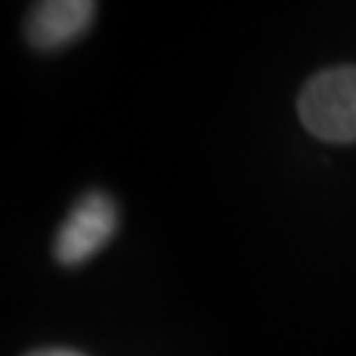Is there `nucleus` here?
Here are the masks:
<instances>
[{"mask_svg": "<svg viewBox=\"0 0 356 356\" xmlns=\"http://www.w3.org/2000/svg\"><path fill=\"white\" fill-rule=\"evenodd\" d=\"M298 116L322 140H356V66H335L312 76L298 95Z\"/></svg>", "mask_w": 356, "mask_h": 356, "instance_id": "f257e3e1", "label": "nucleus"}, {"mask_svg": "<svg viewBox=\"0 0 356 356\" xmlns=\"http://www.w3.org/2000/svg\"><path fill=\"white\" fill-rule=\"evenodd\" d=\"M119 211L106 193H88L74 204L56 235V259L61 264H82L111 241Z\"/></svg>", "mask_w": 356, "mask_h": 356, "instance_id": "f03ea898", "label": "nucleus"}, {"mask_svg": "<svg viewBox=\"0 0 356 356\" xmlns=\"http://www.w3.org/2000/svg\"><path fill=\"white\" fill-rule=\"evenodd\" d=\"M95 6L88 0H48L38 3L26 19V38L35 48L51 51L76 40L90 26Z\"/></svg>", "mask_w": 356, "mask_h": 356, "instance_id": "7ed1b4c3", "label": "nucleus"}, {"mask_svg": "<svg viewBox=\"0 0 356 356\" xmlns=\"http://www.w3.org/2000/svg\"><path fill=\"white\" fill-rule=\"evenodd\" d=\"M29 356H82V354L66 351V348H45V351H35V354H29Z\"/></svg>", "mask_w": 356, "mask_h": 356, "instance_id": "20e7f679", "label": "nucleus"}]
</instances>
